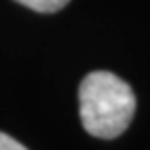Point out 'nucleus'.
<instances>
[{
	"mask_svg": "<svg viewBox=\"0 0 150 150\" xmlns=\"http://www.w3.org/2000/svg\"><path fill=\"white\" fill-rule=\"evenodd\" d=\"M80 117L91 136L114 139L130 125L136 112L132 87L109 71H94L80 83Z\"/></svg>",
	"mask_w": 150,
	"mask_h": 150,
	"instance_id": "nucleus-1",
	"label": "nucleus"
},
{
	"mask_svg": "<svg viewBox=\"0 0 150 150\" xmlns=\"http://www.w3.org/2000/svg\"><path fill=\"white\" fill-rule=\"evenodd\" d=\"M22 6L38 13H54L69 4V0H16Z\"/></svg>",
	"mask_w": 150,
	"mask_h": 150,
	"instance_id": "nucleus-2",
	"label": "nucleus"
},
{
	"mask_svg": "<svg viewBox=\"0 0 150 150\" xmlns=\"http://www.w3.org/2000/svg\"><path fill=\"white\" fill-rule=\"evenodd\" d=\"M0 150H27L22 143H18L15 137L0 132Z\"/></svg>",
	"mask_w": 150,
	"mask_h": 150,
	"instance_id": "nucleus-3",
	"label": "nucleus"
}]
</instances>
